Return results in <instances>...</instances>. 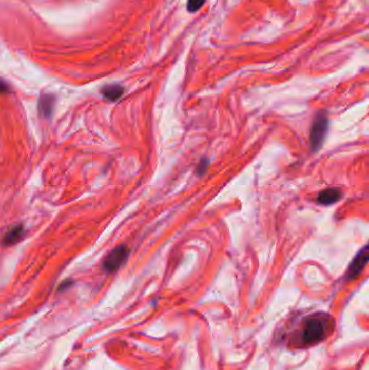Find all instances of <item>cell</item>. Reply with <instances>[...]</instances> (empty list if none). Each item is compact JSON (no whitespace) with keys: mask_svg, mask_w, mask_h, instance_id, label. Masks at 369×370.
<instances>
[{"mask_svg":"<svg viewBox=\"0 0 369 370\" xmlns=\"http://www.w3.org/2000/svg\"><path fill=\"white\" fill-rule=\"evenodd\" d=\"M334 319L325 313H316L306 317L298 334L299 344L310 346L323 341L333 333Z\"/></svg>","mask_w":369,"mask_h":370,"instance_id":"obj_1","label":"cell"},{"mask_svg":"<svg viewBox=\"0 0 369 370\" xmlns=\"http://www.w3.org/2000/svg\"><path fill=\"white\" fill-rule=\"evenodd\" d=\"M328 131V118L325 115H318L315 117L312 129L310 141L313 152H316L323 145L326 133Z\"/></svg>","mask_w":369,"mask_h":370,"instance_id":"obj_2","label":"cell"},{"mask_svg":"<svg viewBox=\"0 0 369 370\" xmlns=\"http://www.w3.org/2000/svg\"><path fill=\"white\" fill-rule=\"evenodd\" d=\"M129 257V249L125 245L116 247L109 252L103 261V267L106 272L113 273L121 267Z\"/></svg>","mask_w":369,"mask_h":370,"instance_id":"obj_3","label":"cell"},{"mask_svg":"<svg viewBox=\"0 0 369 370\" xmlns=\"http://www.w3.org/2000/svg\"><path fill=\"white\" fill-rule=\"evenodd\" d=\"M368 258H369V252H368V246L366 245L360 252L356 255V257L353 259V261L350 264V267L347 269L346 273V278L348 281L351 279H354L358 274H360L364 267L366 266L367 262H368Z\"/></svg>","mask_w":369,"mask_h":370,"instance_id":"obj_4","label":"cell"},{"mask_svg":"<svg viewBox=\"0 0 369 370\" xmlns=\"http://www.w3.org/2000/svg\"><path fill=\"white\" fill-rule=\"evenodd\" d=\"M55 103V98L53 94L44 93L38 102V112L46 119L51 117L53 113V107Z\"/></svg>","mask_w":369,"mask_h":370,"instance_id":"obj_5","label":"cell"},{"mask_svg":"<svg viewBox=\"0 0 369 370\" xmlns=\"http://www.w3.org/2000/svg\"><path fill=\"white\" fill-rule=\"evenodd\" d=\"M342 197V193L339 188L331 187L324 189L317 197V203L321 205H333L339 202Z\"/></svg>","mask_w":369,"mask_h":370,"instance_id":"obj_6","label":"cell"},{"mask_svg":"<svg viewBox=\"0 0 369 370\" xmlns=\"http://www.w3.org/2000/svg\"><path fill=\"white\" fill-rule=\"evenodd\" d=\"M24 227L21 224H17L8 229V232L5 234L3 239L4 246H13L21 242V239L24 236Z\"/></svg>","mask_w":369,"mask_h":370,"instance_id":"obj_7","label":"cell"},{"mask_svg":"<svg viewBox=\"0 0 369 370\" xmlns=\"http://www.w3.org/2000/svg\"><path fill=\"white\" fill-rule=\"evenodd\" d=\"M102 95L108 101H117L124 94V88L121 85H107L101 89Z\"/></svg>","mask_w":369,"mask_h":370,"instance_id":"obj_8","label":"cell"},{"mask_svg":"<svg viewBox=\"0 0 369 370\" xmlns=\"http://www.w3.org/2000/svg\"><path fill=\"white\" fill-rule=\"evenodd\" d=\"M204 4H205V0H188L186 7L189 12H196L197 10L202 8V6Z\"/></svg>","mask_w":369,"mask_h":370,"instance_id":"obj_9","label":"cell"},{"mask_svg":"<svg viewBox=\"0 0 369 370\" xmlns=\"http://www.w3.org/2000/svg\"><path fill=\"white\" fill-rule=\"evenodd\" d=\"M209 167V159L208 158H203L199 164L196 167V171L198 176H203Z\"/></svg>","mask_w":369,"mask_h":370,"instance_id":"obj_10","label":"cell"},{"mask_svg":"<svg viewBox=\"0 0 369 370\" xmlns=\"http://www.w3.org/2000/svg\"><path fill=\"white\" fill-rule=\"evenodd\" d=\"M10 91V87L7 83L0 81V93H8Z\"/></svg>","mask_w":369,"mask_h":370,"instance_id":"obj_11","label":"cell"}]
</instances>
